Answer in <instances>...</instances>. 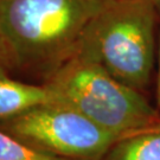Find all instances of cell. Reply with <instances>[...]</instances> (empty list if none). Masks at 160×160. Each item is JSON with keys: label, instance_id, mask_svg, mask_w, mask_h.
<instances>
[{"label": "cell", "instance_id": "obj_3", "mask_svg": "<svg viewBox=\"0 0 160 160\" xmlns=\"http://www.w3.org/2000/svg\"><path fill=\"white\" fill-rule=\"evenodd\" d=\"M51 102L77 110L116 139L160 127V110L145 94L114 78L102 65L75 55L42 83Z\"/></svg>", "mask_w": 160, "mask_h": 160}, {"label": "cell", "instance_id": "obj_1", "mask_svg": "<svg viewBox=\"0 0 160 160\" xmlns=\"http://www.w3.org/2000/svg\"><path fill=\"white\" fill-rule=\"evenodd\" d=\"M107 0H0V40L8 72L44 83L77 52Z\"/></svg>", "mask_w": 160, "mask_h": 160}, {"label": "cell", "instance_id": "obj_9", "mask_svg": "<svg viewBox=\"0 0 160 160\" xmlns=\"http://www.w3.org/2000/svg\"><path fill=\"white\" fill-rule=\"evenodd\" d=\"M0 68H4L7 70V65H6V59H5V53H4V49H2V44L0 40ZM8 71V70H7Z\"/></svg>", "mask_w": 160, "mask_h": 160}, {"label": "cell", "instance_id": "obj_4", "mask_svg": "<svg viewBox=\"0 0 160 160\" xmlns=\"http://www.w3.org/2000/svg\"><path fill=\"white\" fill-rule=\"evenodd\" d=\"M0 129L32 148L68 160H101L119 140L77 110L55 102L0 121Z\"/></svg>", "mask_w": 160, "mask_h": 160}, {"label": "cell", "instance_id": "obj_2", "mask_svg": "<svg viewBox=\"0 0 160 160\" xmlns=\"http://www.w3.org/2000/svg\"><path fill=\"white\" fill-rule=\"evenodd\" d=\"M158 12L151 0H107L87 26L76 55L146 95L154 70Z\"/></svg>", "mask_w": 160, "mask_h": 160}, {"label": "cell", "instance_id": "obj_5", "mask_svg": "<svg viewBox=\"0 0 160 160\" xmlns=\"http://www.w3.org/2000/svg\"><path fill=\"white\" fill-rule=\"evenodd\" d=\"M50 102L51 95L44 84L14 80L6 69L0 68V121Z\"/></svg>", "mask_w": 160, "mask_h": 160}, {"label": "cell", "instance_id": "obj_10", "mask_svg": "<svg viewBox=\"0 0 160 160\" xmlns=\"http://www.w3.org/2000/svg\"><path fill=\"white\" fill-rule=\"evenodd\" d=\"M151 1L154 4L155 7H157V8H158V10L160 11V0H151Z\"/></svg>", "mask_w": 160, "mask_h": 160}, {"label": "cell", "instance_id": "obj_6", "mask_svg": "<svg viewBox=\"0 0 160 160\" xmlns=\"http://www.w3.org/2000/svg\"><path fill=\"white\" fill-rule=\"evenodd\" d=\"M101 160H160V127L116 140Z\"/></svg>", "mask_w": 160, "mask_h": 160}, {"label": "cell", "instance_id": "obj_7", "mask_svg": "<svg viewBox=\"0 0 160 160\" xmlns=\"http://www.w3.org/2000/svg\"><path fill=\"white\" fill-rule=\"evenodd\" d=\"M0 160H68L32 148L0 129Z\"/></svg>", "mask_w": 160, "mask_h": 160}, {"label": "cell", "instance_id": "obj_8", "mask_svg": "<svg viewBox=\"0 0 160 160\" xmlns=\"http://www.w3.org/2000/svg\"><path fill=\"white\" fill-rule=\"evenodd\" d=\"M157 106L160 108V52H159V71H158V80H157Z\"/></svg>", "mask_w": 160, "mask_h": 160}]
</instances>
